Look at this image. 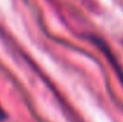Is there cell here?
<instances>
[{
  "label": "cell",
  "mask_w": 123,
  "mask_h": 122,
  "mask_svg": "<svg viewBox=\"0 0 123 122\" xmlns=\"http://www.w3.org/2000/svg\"><path fill=\"white\" fill-rule=\"evenodd\" d=\"M6 117H7V115H6V113L4 111V109H2L1 105H0V121H4Z\"/></svg>",
  "instance_id": "6da1fadb"
}]
</instances>
